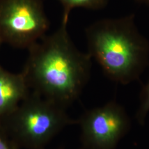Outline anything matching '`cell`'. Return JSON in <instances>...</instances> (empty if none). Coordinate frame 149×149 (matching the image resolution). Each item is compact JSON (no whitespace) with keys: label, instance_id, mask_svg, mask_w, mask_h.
Segmentation results:
<instances>
[{"label":"cell","instance_id":"1","mask_svg":"<svg viewBox=\"0 0 149 149\" xmlns=\"http://www.w3.org/2000/svg\"><path fill=\"white\" fill-rule=\"evenodd\" d=\"M61 22L53 33L28 48L22 71L33 92L62 106L80 96L90 79L92 58L74 45Z\"/></svg>","mask_w":149,"mask_h":149},{"label":"cell","instance_id":"2","mask_svg":"<svg viewBox=\"0 0 149 149\" xmlns=\"http://www.w3.org/2000/svg\"><path fill=\"white\" fill-rule=\"evenodd\" d=\"M88 53L113 81L138 80L149 65V41L136 25L135 15L105 18L85 29Z\"/></svg>","mask_w":149,"mask_h":149},{"label":"cell","instance_id":"3","mask_svg":"<svg viewBox=\"0 0 149 149\" xmlns=\"http://www.w3.org/2000/svg\"><path fill=\"white\" fill-rule=\"evenodd\" d=\"M64 107L33 92L12 112V130L28 149H42L65 127L74 123Z\"/></svg>","mask_w":149,"mask_h":149},{"label":"cell","instance_id":"4","mask_svg":"<svg viewBox=\"0 0 149 149\" xmlns=\"http://www.w3.org/2000/svg\"><path fill=\"white\" fill-rule=\"evenodd\" d=\"M50 23L42 0H0V42L28 49L46 35Z\"/></svg>","mask_w":149,"mask_h":149},{"label":"cell","instance_id":"5","mask_svg":"<svg viewBox=\"0 0 149 149\" xmlns=\"http://www.w3.org/2000/svg\"><path fill=\"white\" fill-rule=\"evenodd\" d=\"M79 122L85 149H116L130 128L127 112L115 101L86 112Z\"/></svg>","mask_w":149,"mask_h":149},{"label":"cell","instance_id":"6","mask_svg":"<svg viewBox=\"0 0 149 149\" xmlns=\"http://www.w3.org/2000/svg\"><path fill=\"white\" fill-rule=\"evenodd\" d=\"M24 74H13L0 65V116L11 114L30 94Z\"/></svg>","mask_w":149,"mask_h":149},{"label":"cell","instance_id":"7","mask_svg":"<svg viewBox=\"0 0 149 149\" xmlns=\"http://www.w3.org/2000/svg\"><path fill=\"white\" fill-rule=\"evenodd\" d=\"M63 6L61 22L68 23L71 11L76 8L98 10L104 8L109 0H58Z\"/></svg>","mask_w":149,"mask_h":149},{"label":"cell","instance_id":"8","mask_svg":"<svg viewBox=\"0 0 149 149\" xmlns=\"http://www.w3.org/2000/svg\"><path fill=\"white\" fill-rule=\"evenodd\" d=\"M149 112V81L145 86L140 95V104L136 117L140 124H144L145 119Z\"/></svg>","mask_w":149,"mask_h":149},{"label":"cell","instance_id":"9","mask_svg":"<svg viewBox=\"0 0 149 149\" xmlns=\"http://www.w3.org/2000/svg\"><path fill=\"white\" fill-rule=\"evenodd\" d=\"M0 149H11L5 140L0 136Z\"/></svg>","mask_w":149,"mask_h":149},{"label":"cell","instance_id":"10","mask_svg":"<svg viewBox=\"0 0 149 149\" xmlns=\"http://www.w3.org/2000/svg\"><path fill=\"white\" fill-rule=\"evenodd\" d=\"M135 1L139 3H142V4H145V5H149V0H135Z\"/></svg>","mask_w":149,"mask_h":149},{"label":"cell","instance_id":"11","mask_svg":"<svg viewBox=\"0 0 149 149\" xmlns=\"http://www.w3.org/2000/svg\"><path fill=\"white\" fill-rule=\"evenodd\" d=\"M1 45V42H0V45Z\"/></svg>","mask_w":149,"mask_h":149}]
</instances>
